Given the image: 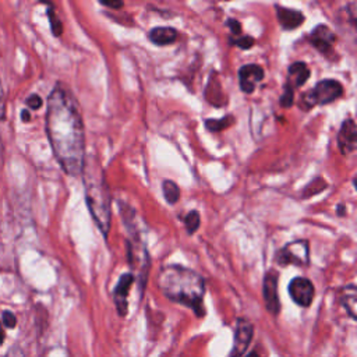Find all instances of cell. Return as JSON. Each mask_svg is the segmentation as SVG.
<instances>
[{"mask_svg": "<svg viewBox=\"0 0 357 357\" xmlns=\"http://www.w3.org/2000/svg\"><path fill=\"white\" fill-rule=\"evenodd\" d=\"M245 357H259V356L257 354V351H251V353H248Z\"/></svg>", "mask_w": 357, "mask_h": 357, "instance_id": "cell-33", "label": "cell"}, {"mask_svg": "<svg viewBox=\"0 0 357 357\" xmlns=\"http://www.w3.org/2000/svg\"><path fill=\"white\" fill-rule=\"evenodd\" d=\"M264 78V68L258 64H245L238 70L240 88L245 93H252L257 84Z\"/></svg>", "mask_w": 357, "mask_h": 357, "instance_id": "cell-12", "label": "cell"}, {"mask_svg": "<svg viewBox=\"0 0 357 357\" xmlns=\"http://www.w3.org/2000/svg\"><path fill=\"white\" fill-rule=\"evenodd\" d=\"M1 318H3V324L6 325V328H14L15 324H17V318L10 311H4Z\"/></svg>", "mask_w": 357, "mask_h": 357, "instance_id": "cell-26", "label": "cell"}, {"mask_svg": "<svg viewBox=\"0 0 357 357\" xmlns=\"http://www.w3.org/2000/svg\"><path fill=\"white\" fill-rule=\"evenodd\" d=\"M46 132L61 169L70 176L81 174L85 160L82 116L73 93L60 84L47 98Z\"/></svg>", "mask_w": 357, "mask_h": 357, "instance_id": "cell-1", "label": "cell"}, {"mask_svg": "<svg viewBox=\"0 0 357 357\" xmlns=\"http://www.w3.org/2000/svg\"><path fill=\"white\" fill-rule=\"evenodd\" d=\"M230 43L240 47V49H250L254 46V38L248 36V35H243V36H234L230 38Z\"/></svg>", "mask_w": 357, "mask_h": 357, "instance_id": "cell-23", "label": "cell"}, {"mask_svg": "<svg viewBox=\"0 0 357 357\" xmlns=\"http://www.w3.org/2000/svg\"><path fill=\"white\" fill-rule=\"evenodd\" d=\"M162 188H163V197L165 199L169 202V204H176L178 197H180V190H178V185L172 181V180H165L163 184H162Z\"/></svg>", "mask_w": 357, "mask_h": 357, "instance_id": "cell-19", "label": "cell"}, {"mask_svg": "<svg viewBox=\"0 0 357 357\" xmlns=\"http://www.w3.org/2000/svg\"><path fill=\"white\" fill-rule=\"evenodd\" d=\"M226 25L230 28V32H231V35H234V36H238V35L241 33V25H240V22H238L237 20L229 18V20H227V22H226Z\"/></svg>", "mask_w": 357, "mask_h": 357, "instance_id": "cell-27", "label": "cell"}, {"mask_svg": "<svg viewBox=\"0 0 357 357\" xmlns=\"http://www.w3.org/2000/svg\"><path fill=\"white\" fill-rule=\"evenodd\" d=\"M100 4H103V6H106V7H112V8H120V7H123V1H105V0H102Z\"/></svg>", "mask_w": 357, "mask_h": 357, "instance_id": "cell-29", "label": "cell"}, {"mask_svg": "<svg viewBox=\"0 0 357 357\" xmlns=\"http://www.w3.org/2000/svg\"><path fill=\"white\" fill-rule=\"evenodd\" d=\"M252 333H254L252 324L245 318H238L236 321L234 343H233L229 357H241L252 339Z\"/></svg>", "mask_w": 357, "mask_h": 357, "instance_id": "cell-7", "label": "cell"}, {"mask_svg": "<svg viewBox=\"0 0 357 357\" xmlns=\"http://www.w3.org/2000/svg\"><path fill=\"white\" fill-rule=\"evenodd\" d=\"M134 275L132 273H124L120 276L114 290H113V300L117 308V312L120 317H126L127 315V310H128V303H127V297H128V291L131 284L134 283Z\"/></svg>", "mask_w": 357, "mask_h": 357, "instance_id": "cell-10", "label": "cell"}, {"mask_svg": "<svg viewBox=\"0 0 357 357\" xmlns=\"http://www.w3.org/2000/svg\"><path fill=\"white\" fill-rule=\"evenodd\" d=\"M148 38L152 43L158 46H165L173 43L177 39V31L172 26H156L151 29Z\"/></svg>", "mask_w": 357, "mask_h": 357, "instance_id": "cell-16", "label": "cell"}, {"mask_svg": "<svg viewBox=\"0 0 357 357\" xmlns=\"http://www.w3.org/2000/svg\"><path fill=\"white\" fill-rule=\"evenodd\" d=\"M340 301H342V305L346 308L347 314L353 319H356V286L354 284H349L342 290Z\"/></svg>", "mask_w": 357, "mask_h": 357, "instance_id": "cell-17", "label": "cell"}, {"mask_svg": "<svg viewBox=\"0 0 357 357\" xmlns=\"http://www.w3.org/2000/svg\"><path fill=\"white\" fill-rule=\"evenodd\" d=\"M264 301L266 310L272 315H278L280 310V303H279V296H278V275L273 271L266 272L265 279H264Z\"/></svg>", "mask_w": 357, "mask_h": 357, "instance_id": "cell-9", "label": "cell"}, {"mask_svg": "<svg viewBox=\"0 0 357 357\" xmlns=\"http://www.w3.org/2000/svg\"><path fill=\"white\" fill-rule=\"evenodd\" d=\"M234 123V117L233 116H225L222 119H208L205 120V127L212 131V132H219L227 127H230Z\"/></svg>", "mask_w": 357, "mask_h": 357, "instance_id": "cell-18", "label": "cell"}, {"mask_svg": "<svg viewBox=\"0 0 357 357\" xmlns=\"http://www.w3.org/2000/svg\"><path fill=\"white\" fill-rule=\"evenodd\" d=\"M21 117H22V120H24V121H28V120L31 119V116H29L28 110H22V114H21Z\"/></svg>", "mask_w": 357, "mask_h": 357, "instance_id": "cell-30", "label": "cell"}, {"mask_svg": "<svg viewBox=\"0 0 357 357\" xmlns=\"http://www.w3.org/2000/svg\"><path fill=\"white\" fill-rule=\"evenodd\" d=\"M337 215L343 216L344 215V206L343 205H337Z\"/></svg>", "mask_w": 357, "mask_h": 357, "instance_id": "cell-31", "label": "cell"}, {"mask_svg": "<svg viewBox=\"0 0 357 357\" xmlns=\"http://www.w3.org/2000/svg\"><path fill=\"white\" fill-rule=\"evenodd\" d=\"M4 113H6V102H4V92L0 84V120L4 119Z\"/></svg>", "mask_w": 357, "mask_h": 357, "instance_id": "cell-28", "label": "cell"}, {"mask_svg": "<svg viewBox=\"0 0 357 357\" xmlns=\"http://www.w3.org/2000/svg\"><path fill=\"white\" fill-rule=\"evenodd\" d=\"M310 248L308 241L305 240H296L291 243H287L282 250L276 254V262L279 265H297L304 266L308 264Z\"/></svg>", "mask_w": 357, "mask_h": 357, "instance_id": "cell-5", "label": "cell"}, {"mask_svg": "<svg viewBox=\"0 0 357 357\" xmlns=\"http://www.w3.org/2000/svg\"><path fill=\"white\" fill-rule=\"evenodd\" d=\"M293 100H294V89H291L290 86H287L284 84V89H283V93L279 99L280 102V106L282 107H290L293 105Z\"/></svg>", "mask_w": 357, "mask_h": 357, "instance_id": "cell-24", "label": "cell"}, {"mask_svg": "<svg viewBox=\"0 0 357 357\" xmlns=\"http://www.w3.org/2000/svg\"><path fill=\"white\" fill-rule=\"evenodd\" d=\"M26 105L31 107V109H33V110H36V109H39L40 106H42V98L39 96V95H36V93H32V95H29L28 98H26Z\"/></svg>", "mask_w": 357, "mask_h": 357, "instance_id": "cell-25", "label": "cell"}, {"mask_svg": "<svg viewBox=\"0 0 357 357\" xmlns=\"http://www.w3.org/2000/svg\"><path fill=\"white\" fill-rule=\"evenodd\" d=\"M310 77V68L304 61H294L289 66L287 70V82L286 85L291 89H296L305 84Z\"/></svg>", "mask_w": 357, "mask_h": 357, "instance_id": "cell-15", "label": "cell"}, {"mask_svg": "<svg viewBox=\"0 0 357 357\" xmlns=\"http://www.w3.org/2000/svg\"><path fill=\"white\" fill-rule=\"evenodd\" d=\"M337 145L342 155H350L357 145V130L353 119H347L342 123L337 134Z\"/></svg>", "mask_w": 357, "mask_h": 357, "instance_id": "cell-13", "label": "cell"}, {"mask_svg": "<svg viewBox=\"0 0 357 357\" xmlns=\"http://www.w3.org/2000/svg\"><path fill=\"white\" fill-rule=\"evenodd\" d=\"M156 282L169 300L191 308L197 317L205 314V282L195 271L180 265H167L159 271Z\"/></svg>", "mask_w": 357, "mask_h": 357, "instance_id": "cell-2", "label": "cell"}, {"mask_svg": "<svg viewBox=\"0 0 357 357\" xmlns=\"http://www.w3.org/2000/svg\"><path fill=\"white\" fill-rule=\"evenodd\" d=\"M3 340H4V332H3V329L0 328V344L3 343Z\"/></svg>", "mask_w": 357, "mask_h": 357, "instance_id": "cell-32", "label": "cell"}, {"mask_svg": "<svg viewBox=\"0 0 357 357\" xmlns=\"http://www.w3.org/2000/svg\"><path fill=\"white\" fill-rule=\"evenodd\" d=\"M128 262L134 269L139 271V280L144 284L149 271V257L145 245L137 236H132V241H128Z\"/></svg>", "mask_w": 357, "mask_h": 357, "instance_id": "cell-6", "label": "cell"}, {"mask_svg": "<svg viewBox=\"0 0 357 357\" xmlns=\"http://www.w3.org/2000/svg\"><path fill=\"white\" fill-rule=\"evenodd\" d=\"M311 45L322 54L332 52L333 43L336 42V35L326 25H317L310 33Z\"/></svg>", "mask_w": 357, "mask_h": 357, "instance_id": "cell-11", "label": "cell"}, {"mask_svg": "<svg viewBox=\"0 0 357 357\" xmlns=\"http://www.w3.org/2000/svg\"><path fill=\"white\" fill-rule=\"evenodd\" d=\"M85 198L89 212L106 238L110 229L112 209H110V192L105 180L103 169L95 156L85 158L82 166Z\"/></svg>", "mask_w": 357, "mask_h": 357, "instance_id": "cell-3", "label": "cell"}, {"mask_svg": "<svg viewBox=\"0 0 357 357\" xmlns=\"http://www.w3.org/2000/svg\"><path fill=\"white\" fill-rule=\"evenodd\" d=\"M325 187H326V181H325L324 178L318 177V178H315V180H312L311 183H308V184L303 188V197H304V198H308V197H311V192H312V195H315V194L321 192Z\"/></svg>", "mask_w": 357, "mask_h": 357, "instance_id": "cell-20", "label": "cell"}, {"mask_svg": "<svg viewBox=\"0 0 357 357\" xmlns=\"http://www.w3.org/2000/svg\"><path fill=\"white\" fill-rule=\"evenodd\" d=\"M343 93V86L336 79H322L317 85L301 95L298 107L308 110L317 105H326L340 98Z\"/></svg>", "mask_w": 357, "mask_h": 357, "instance_id": "cell-4", "label": "cell"}, {"mask_svg": "<svg viewBox=\"0 0 357 357\" xmlns=\"http://www.w3.org/2000/svg\"><path fill=\"white\" fill-rule=\"evenodd\" d=\"M276 17L283 29H296L304 21V14L297 10L276 6Z\"/></svg>", "mask_w": 357, "mask_h": 357, "instance_id": "cell-14", "label": "cell"}, {"mask_svg": "<svg viewBox=\"0 0 357 357\" xmlns=\"http://www.w3.org/2000/svg\"><path fill=\"white\" fill-rule=\"evenodd\" d=\"M47 17H49V21H50V28H52V32L54 36H60L61 32H63V25L59 20V17L56 15V11L53 8H47Z\"/></svg>", "mask_w": 357, "mask_h": 357, "instance_id": "cell-22", "label": "cell"}, {"mask_svg": "<svg viewBox=\"0 0 357 357\" xmlns=\"http://www.w3.org/2000/svg\"><path fill=\"white\" fill-rule=\"evenodd\" d=\"M184 223H185V230L188 234L195 233L199 227V213L197 211L188 212V215L184 219Z\"/></svg>", "mask_w": 357, "mask_h": 357, "instance_id": "cell-21", "label": "cell"}, {"mask_svg": "<svg viewBox=\"0 0 357 357\" xmlns=\"http://www.w3.org/2000/svg\"><path fill=\"white\" fill-rule=\"evenodd\" d=\"M314 284L307 279L297 276L289 283V294L297 305L308 307L314 298Z\"/></svg>", "mask_w": 357, "mask_h": 357, "instance_id": "cell-8", "label": "cell"}]
</instances>
